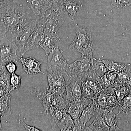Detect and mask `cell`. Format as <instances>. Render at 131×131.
Listing matches in <instances>:
<instances>
[{
    "label": "cell",
    "mask_w": 131,
    "mask_h": 131,
    "mask_svg": "<svg viewBox=\"0 0 131 131\" xmlns=\"http://www.w3.org/2000/svg\"><path fill=\"white\" fill-rule=\"evenodd\" d=\"M19 62L22 64L23 69L27 74L35 75L39 73L45 74L40 69V66L43 63L38 61L33 57L27 58H19Z\"/></svg>",
    "instance_id": "14"
},
{
    "label": "cell",
    "mask_w": 131,
    "mask_h": 131,
    "mask_svg": "<svg viewBox=\"0 0 131 131\" xmlns=\"http://www.w3.org/2000/svg\"><path fill=\"white\" fill-rule=\"evenodd\" d=\"M100 82L103 89H106L109 87H112L111 82L107 78L105 74L101 78Z\"/></svg>",
    "instance_id": "33"
},
{
    "label": "cell",
    "mask_w": 131,
    "mask_h": 131,
    "mask_svg": "<svg viewBox=\"0 0 131 131\" xmlns=\"http://www.w3.org/2000/svg\"><path fill=\"white\" fill-rule=\"evenodd\" d=\"M27 8L36 18L41 19L51 6L53 0H26Z\"/></svg>",
    "instance_id": "9"
},
{
    "label": "cell",
    "mask_w": 131,
    "mask_h": 131,
    "mask_svg": "<svg viewBox=\"0 0 131 131\" xmlns=\"http://www.w3.org/2000/svg\"><path fill=\"white\" fill-rule=\"evenodd\" d=\"M11 75L7 70L0 75V86L2 87L7 93H11L10 82Z\"/></svg>",
    "instance_id": "26"
},
{
    "label": "cell",
    "mask_w": 131,
    "mask_h": 131,
    "mask_svg": "<svg viewBox=\"0 0 131 131\" xmlns=\"http://www.w3.org/2000/svg\"><path fill=\"white\" fill-rule=\"evenodd\" d=\"M24 74L20 75L16 74L15 73L11 74L10 80L11 87L10 92L13 90H18L21 86V76Z\"/></svg>",
    "instance_id": "28"
},
{
    "label": "cell",
    "mask_w": 131,
    "mask_h": 131,
    "mask_svg": "<svg viewBox=\"0 0 131 131\" xmlns=\"http://www.w3.org/2000/svg\"><path fill=\"white\" fill-rule=\"evenodd\" d=\"M44 42L42 48L44 50L45 56H47L50 52L59 47V41L61 39L58 33L45 34Z\"/></svg>",
    "instance_id": "16"
},
{
    "label": "cell",
    "mask_w": 131,
    "mask_h": 131,
    "mask_svg": "<svg viewBox=\"0 0 131 131\" xmlns=\"http://www.w3.org/2000/svg\"><path fill=\"white\" fill-rule=\"evenodd\" d=\"M16 63L13 61H9L6 62L5 63L6 69L10 74L15 73L17 70V66Z\"/></svg>",
    "instance_id": "31"
},
{
    "label": "cell",
    "mask_w": 131,
    "mask_h": 131,
    "mask_svg": "<svg viewBox=\"0 0 131 131\" xmlns=\"http://www.w3.org/2000/svg\"><path fill=\"white\" fill-rule=\"evenodd\" d=\"M119 114L128 115L131 113V92L120 101L118 105Z\"/></svg>",
    "instance_id": "24"
},
{
    "label": "cell",
    "mask_w": 131,
    "mask_h": 131,
    "mask_svg": "<svg viewBox=\"0 0 131 131\" xmlns=\"http://www.w3.org/2000/svg\"><path fill=\"white\" fill-rule=\"evenodd\" d=\"M49 89L55 95L64 94L65 91L66 84L62 74L53 73L47 74Z\"/></svg>",
    "instance_id": "10"
},
{
    "label": "cell",
    "mask_w": 131,
    "mask_h": 131,
    "mask_svg": "<svg viewBox=\"0 0 131 131\" xmlns=\"http://www.w3.org/2000/svg\"><path fill=\"white\" fill-rule=\"evenodd\" d=\"M18 50L17 44L5 34L0 36V61L5 63L7 61H13L16 63L19 62V58L16 51Z\"/></svg>",
    "instance_id": "6"
},
{
    "label": "cell",
    "mask_w": 131,
    "mask_h": 131,
    "mask_svg": "<svg viewBox=\"0 0 131 131\" xmlns=\"http://www.w3.org/2000/svg\"><path fill=\"white\" fill-rule=\"evenodd\" d=\"M111 5L115 8H125L131 6V0H112Z\"/></svg>",
    "instance_id": "29"
},
{
    "label": "cell",
    "mask_w": 131,
    "mask_h": 131,
    "mask_svg": "<svg viewBox=\"0 0 131 131\" xmlns=\"http://www.w3.org/2000/svg\"><path fill=\"white\" fill-rule=\"evenodd\" d=\"M93 59V54L82 55L81 57L70 64L71 72L81 80L90 70Z\"/></svg>",
    "instance_id": "8"
},
{
    "label": "cell",
    "mask_w": 131,
    "mask_h": 131,
    "mask_svg": "<svg viewBox=\"0 0 131 131\" xmlns=\"http://www.w3.org/2000/svg\"><path fill=\"white\" fill-rule=\"evenodd\" d=\"M40 19H34L19 26L16 30L6 34L18 46L19 52L22 57L24 55L26 45Z\"/></svg>",
    "instance_id": "4"
},
{
    "label": "cell",
    "mask_w": 131,
    "mask_h": 131,
    "mask_svg": "<svg viewBox=\"0 0 131 131\" xmlns=\"http://www.w3.org/2000/svg\"><path fill=\"white\" fill-rule=\"evenodd\" d=\"M67 111L62 108L51 106L44 112L47 121L50 124L52 130H56L58 123L61 120Z\"/></svg>",
    "instance_id": "15"
},
{
    "label": "cell",
    "mask_w": 131,
    "mask_h": 131,
    "mask_svg": "<svg viewBox=\"0 0 131 131\" xmlns=\"http://www.w3.org/2000/svg\"><path fill=\"white\" fill-rule=\"evenodd\" d=\"M118 74L119 73L108 70L105 74L106 77L111 82L112 87L114 86L115 83L116 82L118 78Z\"/></svg>",
    "instance_id": "30"
},
{
    "label": "cell",
    "mask_w": 131,
    "mask_h": 131,
    "mask_svg": "<svg viewBox=\"0 0 131 131\" xmlns=\"http://www.w3.org/2000/svg\"><path fill=\"white\" fill-rule=\"evenodd\" d=\"M74 121L68 113H66L58 123L57 129L60 131H72Z\"/></svg>",
    "instance_id": "22"
},
{
    "label": "cell",
    "mask_w": 131,
    "mask_h": 131,
    "mask_svg": "<svg viewBox=\"0 0 131 131\" xmlns=\"http://www.w3.org/2000/svg\"><path fill=\"white\" fill-rule=\"evenodd\" d=\"M114 92L117 99L119 102L131 92V88L121 85H115Z\"/></svg>",
    "instance_id": "27"
},
{
    "label": "cell",
    "mask_w": 131,
    "mask_h": 131,
    "mask_svg": "<svg viewBox=\"0 0 131 131\" xmlns=\"http://www.w3.org/2000/svg\"><path fill=\"white\" fill-rule=\"evenodd\" d=\"M82 112L83 111L79 109H74L67 113L70 115L74 121H75L79 119Z\"/></svg>",
    "instance_id": "34"
},
{
    "label": "cell",
    "mask_w": 131,
    "mask_h": 131,
    "mask_svg": "<svg viewBox=\"0 0 131 131\" xmlns=\"http://www.w3.org/2000/svg\"><path fill=\"white\" fill-rule=\"evenodd\" d=\"M108 70L119 73L124 69L127 66L121 63L112 60L101 59Z\"/></svg>",
    "instance_id": "25"
},
{
    "label": "cell",
    "mask_w": 131,
    "mask_h": 131,
    "mask_svg": "<svg viewBox=\"0 0 131 131\" xmlns=\"http://www.w3.org/2000/svg\"><path fill=\"white\" fill-rule=\"evenodd\" d=\"M102 116L106 124L110 128V131L122 130L117 126L116 115L113 112V110L103 113Z\"/></svg>",
    "instance_id": "21"
},
{
    "label": "cell",
    "mask_w": 131,
    "mask_h": 131,
    "mask_svg": "<svg viewBox=\"0 0 131 131\" xmlns=\"http://www.w3.org/2000/svg\"><path fill=\"white\" fill-rule=\"evenodd\" d=\"M2 130V126L1 124V118H0V131Z\"/></svg>",
    "instance_id": "38"
},
{
    "label": "cell",
    "mask_w": 131,
    "mask_h": 131,
    "mask_svg": "<svg viewBox=\"0 0 131 131\" xmlns=\"http://www.w3.org/2000/svg\"><path fill=\"white\" fill-rule=\"evenodd\" d=\"M65 15L62 8L53 1L51 6L39 21L45 34L58 33L59 28L64 23Z\"/></svg>",
    "instance_id": "3"
},
{
    "label": "cell",
    "mask_w": 131,
    "mask_h": 131,
    "mask_svg": "<svg viewBox=\"0 0 131 131\" xmlns=\"http://www.w3.org/2000/svg\"><path fill=\"white\" fill-rule=\"evenodd\" d=\"M85 131H110V128L106 124L102 115L95 117V118Z\"/></svg>",
    "instance_id": "20"
},
{
    "label": "cell",
    "mask_w": 131,
    "mask_h": 131,
    "mask_svg": "<svg viewBox=\"0 0 131 131\" xmlns=\"http://www.w3.org/2000/svg\"><path fill=\"white\" fill-rule=\"evenodd\" d=\"M102 114L93 103L83 111L79 120L82 124L86 126L87 122L90 124V120L91 118L98 115H102Z\"/></svg>",
    "instance_id": "18"
},
{
    "label": "cell",
    "mask_w": 131,
    "mask_h": 131,
    "mask_svg": "<svg viewBox=\"0 0 131 131\" xmlns=\"http://www.w3.org/2000/svg\"><path fill=\"white\" fill-rule=\"evenodd\" d=\"M7 93L6 91V90L4 89V88L0 86V97L3 96Z\"/></svg>",
    "instance_id": "37"
},
{
    "label": "cell",
    "mask_w": 131,
    "mask_h": 131,
    "mask_svg": "<svg viewBox=\"0 0 131 131\" xmlns=\"http://www.w3.org/2000/svg\"><path fill=\"white\" fill-rule=\"evenodd\" d=\"M121 85L131 88V69L127 66L119 73L118 78L114 85Z\"/></svg>",
    "instance_id": "19"
},
{
    "label": "cell",
    "mask_w": 131,
    "mask_h": 131,
    "mask_svg": "<svg viewBox=\"0 0 131 131\" xmlns=\"http://www.w3.org/2000/svg\"><path fill=\"white\" fill-rule=\"evenodd\" d=\"M63 51L60 47L55 49L47 56V74L58 73L63 75L70 71L69 64L64 58Z\"/></svg>",
    "instance_id": "5"
},
{
    "label": "cell",
    "mask_w": 131,
    "mask_h": 131,
    "mask_svg": "<svg viewBox=\"0 0 131 131\" xmlns=\"http://www.w3.org/2000/svg\"><path fill=\"white\" fill-rule=\"evenodd\" d=\"M107 71V69L101 59H97L94 58L93 65L89 72L86 75L100 81L101 78L105 75Z\"/></svg>",
    "instance_id": "17"
},
{
    "label": "cell",
    "mask_w": 131,
    "mask_h": 131,
    "mask_svg": "<svg viewBox=\"0 0 131 131\" xmlns=\"http://www.w3.org/2000/svg\"><path fill=\"white\" fill-rule=\"evenodd\" d=\"M31 95L37 98L42 103L44 109V112L52 105L55 98L54 95L49 89L41 88L37 87L31 91Z\"/></svg>",
    "instance_id": "13"
},
{
    "label": "cell",
    "mask_w": 131,
    "mask_h": 131,
    "mask_svg": "<svg viewBox=\"0 0 131 131\" xmlns=\"http://www.w3.org/2000/svg\"><path fill=\"white\" fill-rule=\"evenodd\" d=\"M14 0H0V9L8 5Z\"/></svg>",
    "instance_id": "36"
},
{
    "label": "cell",
    "mask_w": 131,
    "mask_h": 131,
    "mask_svg": "<svg viewBox=\"0 0 131 131\" xmlns=\"http://www.w3.org/2000/svg\"><path fill=\"white\" fill-rule=\"evenodd\" d=\"M11 97L10 93H7L0 97V113L2 117L6 114L11 113L10 103Z\"/></svg>",
    "instance_id": "23"
},
{
    "label": "cell",
    "mask_w": 131,
    "mask_h": 131,
    "mask_svg": "<svg viewBox=\"0 0 131 131\" xmlns=\"http://www.w3.org/2000/svg\"><path fill=\"white\" fill-rule=\"evenodd\" d=\"M76 35L69 46L70 49L82 55L93 54L95 48L93 37L88 27H81L75 24Z\"/></svg>",
    "instance_id": "2"
},
{
    "label": "cell",
    "mask_w": 131,
    "mask_h": 131,
    "mask_svg": "<svg viewBox=\"0 0 131 131\" xmlns=\"http://www.w3.org/2000/svg\"><path fill=\"white\" fill-rule=\"evenodd\" d=\"M22 124H23V126L25 127V129H26V131H41V130H40V129H38L37 128L35 127L31 126L28 125H27L25 124L22 120Z\"/></svg>",
    "instance_id": "35"
},
{
    "label": "cell",
    "mask_w": 131,
    "mask_h": 131,
    "mask_svg": "<svg viewBox=\"0 0 131 131\" xmlns=\"http://www.w3.org/2000/svg\"><path fill=\"white\" fill-rule=\"evenodd\" d=\"M86 127L82 124L79 119L74 121L72 131H85Z\"/></svg>",
    "instance_id": "32"
},
{
    "label": "cell",
    "mask_w": 131,
    "mask_h": 131,
    "mask_svg": "<svg viewBox=\"0 0 131 131\" xmlns=\"http://www.w3.org/2000/svg\"><path fill=\"white\" fill-rule=\"evenodd\" d=\"M34 19H38L27 7L18 5L14 0L0 9V36L14 31L23 24Z\"/></svg>",
    "instance_id": "1"
},
{
    "label": "cell",
    "mask_w": 131,
    "mask_h": 131,
    "mask_svg": "<svg viewBox=\"0 0 131 131\" xmlns=\"http://www.w3.org/2000/svg\"><path fill=\"white\" fill-rule=\"evenodd\" d=\"M66 84L65 91L66 94L64 95L66 100L69 102L82 97V89L81 80L75 75L70 71L63 75Z\"/></svg>",
    "instance_id": "7"
},
{
    "label": "cell",
    "mask_w": 131,
    "mask_h": 131,
    "mask_svg": "<svg viewBox=\"0 0 131 131\" xmlns=\"http://www.w3.org/2000/svg\"><path fill=\"white\" fill-rule=\"evenodd\" d=\"M45 38L43 29L39 21L27 43L24 54L30 50L41 49L44 42Z\"/></svg>",
    "instance_id": "11"
},
{
    "label": "cell",
    "mask_w": 131,
    "mask_h": 131,
    "mask_svg": "<svg viewBox=\"0 0 131 131\" xmlns=\"http://www.w3.org/2000/svg\"><path fill=\"white\" fill-rule=\"evenodd\" d=\"M62 8L66 14L74 21L75 17L82 8V5L79 0H53Z\"/></svg>",
    "instance_id": "12"
}]
</instances>
